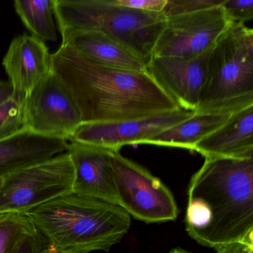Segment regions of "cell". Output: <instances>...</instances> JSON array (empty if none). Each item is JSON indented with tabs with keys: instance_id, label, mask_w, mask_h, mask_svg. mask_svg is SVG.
I'll list each match as a JSON object with an SVG mask.
<instances>
[{
	"instance_id": "obj_15",
	"label": "cell",
	"mask_w": 253,
	"mask_h": 253,
	"mask_svg": "<svg viewBox=\"0 0 253 253\" xmlns=\"http://www.w3.org/2000/svg\"><path fill=\"white\" fill-rule=\"evenodd\" d=\"M69 143L60 137L24 130L0 141V179L67 152Z\"/></svg>"
},
{
	"instance_id": "obj_19",
	"label": "cell",
	"mask_w": 253,
	"mask_h": 253,
	"mask_svg": "<svg viewBox=\"0 0 253 253\" xmlns=\"http://www.w3.org/2000/svg\"><path fill=\"white\" fill-rule=\"evenodd\" d=\"M34 229L24 214L0 213V253H6L14 243Z\"/></svg>"
},
{
	"instance_id": "obj_3",
	"label": "cell",
	"mask_w": 253,
	"mask_h": 253,
	"mask_svg": "<svg viewBox=\"0 0 253 253\" xmlns=\"http://www.w3.org/2000/svg\"><path fill=\"white\" fill-rule=\"evenodd\" d=\"M55 253L109 252L129 230L131 217L119 206L72 193L25 214Z\"/></svg>"
},
{
	"instance_id": "obj_17",
	"label": "cell",
	"mask_w": 253,
	"mask_h": 253,
	"mask_svg": "<svg viewBox=\"0 0 253 253\" xmlns=\"http://www.w3.org/2000/svg\"><path fill=\"white\" fill-rule=\"evenodd\" d=\"M231 115L195 113L186 121L145 140L143 144L172 146L194 150L199 142L223 126Z\"/></svg>"
},
{
	"instance_id": "obj_2",
	"label": "cell",
	"mask_w": 253,
	"mask_h": 253,
	"mask_svg": "<svg viewBox=\"0 0 253 253\" xmlns=\"http://www.w3.org/2000/svg\"><path fill=\"white\" fill-rule=\"evenodd\" d=\"M185 223L204 247L253 244V158H206L189 183Z\"/></svg>"
},
{
	"instance_id": "obj_10",
	"label": "cell",
	"mask_w": 253,
	"mask_h": 253,
	"mask_svg": "<svg viewBox=\"0 0 253 253\" xmlns=\"http://www.w3.org/2000/svg\"><path fill=\"white\" fill-rule=\"evenodd\" d=\"M194 114V111L179 109L123 122L83 123L68 141L120 151L126 145L143 144L145 140L186 121Z\"/></svg>"
},
{
	"instance_id": "obj_25",
	"label": "cell",
	"mask_w": 253,
	"mask_h": 253,
	"mask_svg": "<svg viewBox=\"0 0 253 253\" xmlns=\"http://www.w3.org/2000/svg\"><path fill=\"white\" fill-rule=\"evenodd\" d=\"M216 250V253H253V244L235 241L224 244Z\"/></svg>"
},
{
	"instance_id": "obj_21",
	"label": "cell",
	"mask_w": 253,
	"mask_h": 253,
	"mask_svg": "<svg viewBox=\"0 0 253 253\" xmlns=\"http://www.w3.org/2000/svg\"><path fill=\"white\" fill-rule=\"evenodd\" d=\"M6 253H55L48 241L37 230L25 235L14 243Z\"/></svg>"
},
{
	"instance_id": "obj_9",
	"label": "cell",
	"mask_w": 253,
	"mask_h": 253,
	"mask_svg": "<svg viewBox=\"0 0 253 253\" xmlns=\"http://www.w3.org/2000/svg\"><path fill=\"white\" fill-rule=\"evenodd\" d=\"M24 111L26 130L67 141L83 123L75 99L53 71L32 91Z\"/></svg>"
},
{
	"instance_id": "obj_8",
	"label": "cell",
	"mask_w": 253,
	"mask_h": 253,
	"mask_svg": "<svg viewBox=\"0 0 253 253\" xmlns=\"http://www.w3.org/2000/svg\"><path fill=\"white\" fill-rule=\"evenodd\" d=\"M221 5L167 17L152 56L191 58L210 50L231 25Z\"/></svg>"
},
{
	"instance_id": "obj_24",
	"label": "cell",
	"mask_w": 253,
	"mask_h": 253,
	"mask_svg": "<svg viewBox=\"0 0 253 253\" xmlns=\"http://www.w3.org/2000/svg\"><path fill=\"white\" fill-rule=\"evenodd\" d=\"M121 6L146 11V12L162 13L167 3V0H113Z\"/></svg>"
},
{
	"instance_id": "obj_11",
	"label": "cell",
	"mask_w": 253,
	"mask_h": 253,
	"mask_svg": "<svg viewBox=\"0 0 253 253\" xmlns=\"http://www.w3.org/2000/svg\"><path fill=\"white\" fill-rule=\"evenodd\" d=\"M211 48L191 58L152 56L146 63V73L179 107L195 112Z\"/></svg>"
},
{
	"instance_id": "obj_5",
	"label": "cell",
	"mask_w": 253,
	"mask_h": 253,
	"mask_svg": "<svg viewBox=\"0 0 253 253\" xmlns=\"http://www.w3.org/2000/svg\"><path fill=\"white\" fill-rule=\"evenodd\" d=\"M59 30L92 31L115 39L145 61L165 26L163 13L121 6L113 0H54Z\"/></svg>"
},
{
	"instance_id": "obj_22",
	"label": "cell",
	"mask_w": 253,
	"mask_h": 253,
	"mask_svg": "<svg viewBox=\"0 0 253 253\" xmlns=\"http://www.w3.org/2000/svg\"><path fill=\"white\" fill-rule=\"evenodd\" d=\"M223 2L224 0H167L162 13L166 17L189 14L220 6Z\"/></svg>"
},
{
	"instance_id": "obj_13",
	"label": "cell",
	"mask_w": 253,
	"mask_h": 253,
	"mask_svg": "<svg viewBox=\"0 0 253 253\" xmlns=\"http://www.w3.org/2000/svg\"><path fill=\"white\" fill-rule=\"evenodd\" d=\"M114 151L75 142L69 143L67 152L75 169L73 193L120 205L112 167Z\"/></svg>"
},
{
	"instance_id": "obj_7",
	"label": "cell",
	"mask_w": 253,
	"mask_h": 253,
	"mask_svg": "<svg viewBox=\"0 0 253 253\" xmlns=\"http://www.w3.org/2000/svg\"><path fill=\"white\" fill-rule=\"evenodd\" d=\"M112 167L120 207L147 223L174 220L179 210L171 191L137 163L112 153Z\"/></svg>"
},
{
	"instance_id": "obj_20",
	"label": "cell",
	"mask_w": 253,
	"mask_h": 253,
	"mask_svg": "<svg viewBox=\"0 0 253 253\" xmlns=\"http://www.w3.org/2000/svg\"><path fill=\"white\" fill-rule=\"evenodd\" d=\"M26 130L24 106L13 98L0 106V141Z\"/></svg>"
},
{
	"instance_id": "obj_6",
	"label": "cell",
	"mask_w": 253,
	"mask_h": 253,
	"mask_svg": "<svg viewBox=\"0 0 253 253\" xmlns=\"http://www.w3.org/2000/svg\"><path fill=\"white\" fill-rule=\"evenodd\" d=\"M75 169L67 152L2 179L0 213L28 211L51 200L72 193Z\"/></svg>"
},
{
	"instance_id": "obj_28",
	"label": "cell",
	"mask_w": 253,
	"mask_h": 253,
	"mask_svg": "<svg viewBox=\"0 0 253 253\" xmlns=\"http://www.w3.org/2000/svg\"><path fill=\"white\" fill-rule=\"evenodd\" d=\"M2 179H0V186H1V185H2Z\"/></svg>"
},
{
	"instance_id": "obj_14",
	"label": "cell",
	"mask_w": 253,
	"mask_h": 253,
	"mask_svg": "<svg viewBox=\"0 0 253 253\" xmlns=\"http://www.w3.org/2000/svg\"><path fill=\"white\" fill-rule=\"evenodd\" d=\"M66 45L91 63L114 70L144 73L147 62L115 39L92 31H60Z\"/></svg>"
},
{
	"instance_id": "obj_12",
	"label": "cell",
	"mask_w": 253,
	"mask_h": 253,
	"mask_svg": "<svg viewBox=\"0 0 253 253\" xmlns=\"http://www.w3.org/2000/svg\"><path fill=\"white\" fill-rule=\"evenodd\" d=\"M2 66L12 85V98L24 107L32 91L53 71L45 42L26 34L13 40Z\"/></svg>"
},
{
	"instance_id": "obj_23",
	"label": "cell",
	"mask_w": 253,
	"mask_h": 253,
	"mask_svg": "<svg viewBox=\"0 0 253 253\" xmlns=\"http://www.w3.org/2000/svg\"><path fill=\"white\" fill-rule=\"evenodd\" d=\"M221 6L230 24L245 25L253 20V0H224Z\"/></svg>"
},
{
	"instance_id": "obj_18",
	"label": "cell",
	"mask_w": 253,
	"mask_h": 253,
	"mask_svg": "<svg viewBox=\"0 0 253 253\" xmlns=\"http://www.w3.org/2000/svg\"><path fill=\"white\" fill-rule=\"evenodd\" d=\"M14 9L32 36L42 42H55L54 0H16Z\"/></svg>"
},
{
	"instance_id": "obj_16",
	"label": "cell",
	"mask_w": 253,
	"mask_h": 253,
	"mask_svg": "<svg viewBox=\"0 0 253 253\" xmlns=\"http://www.w3.org/2000/svg\"><path fill=\"white\" fill-rule=\"evenodd\" d=\"M194 151L204 158H253V106L232 114L226 123L201 140Z\"/></svg>"
},
{
	"instance_id": "obj_1",
	"label": "cell",
	"mask_w": 253,
	"mask_h": 253,
	"mask_svg": "<svg viewBox=\"0 0 253 253\" xmlns=\"http://www.w3.org/2000/svg\"><path fill=\"white\" fill-rule=\"evenodd\" d=\"M51 63L75 99L83 123L123 122L181 109L146 72L101 67L62 45L51 54Z\"/></svg>"
},
{
	"instance_id": "obj_27",
	"label": "cell",
	"mask_w": 253,
	"mask_h": 253,
	"mask_svg": "<svg viewBox=\"0 0 253 253\" xmlns=\"http://www.w3.org/2000/svg\"><path fill=\"white\" fill-rule=\"evenodd\" d=\"M169 253H189L188 252L185 251V250H181V249H174V250L170 251Z\"/></svg>"
},
{
	"instance_id": "obj_4",
	"label": "cell",
	"mask_w": 253,
	"mask_h": 253,
	"mask_svg": "<svg viewBox=\"0 0 253 253\" xmlns=\"http://www.w3.org/2000/svg\"><path fill=\"white\" fill-rule=\"evenodd\" d=\"M253 106V31L231 24L216 41L207 61L195 114H233Z\"/></svg>"
},
{
	"instance_id": "obj_26",
	"label": "cell",
	"mask_w": 253,
	"mask_h": 253,
	"mask_svg": "<svg viewBox=\"0 0 253 253\" xmlns=\"http://www.w3.org/2000/svg\"><path fill=\"white\" fill-rule=\"evenodd\" d=\"M13 87L9 81H0V106L12 98Z\"/></svg>"
}]
</instances>
